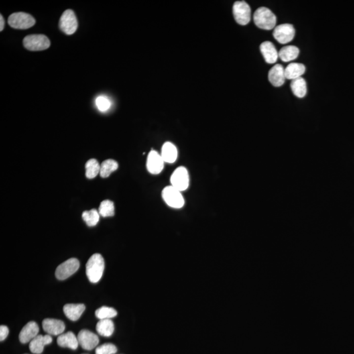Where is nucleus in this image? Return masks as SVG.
I'll list each match as a JSON object with an SVG mask.
<instances>
[{
    "mask_svg": "<svg viewBox=\"0 0 354 354\" xmlns=\"http://www.w3.org/2000/svg\"><path fill=\"white\" fill-rule=\"evenodd\" d=\"M104 269V261L100 254L92 255L86 264V275L91 283H98L101 279Z\"/></svg>",
    "mask_w": 354,
    "mask_h": 354,
    "instance_id": "1",
    "label": "nucleus"
},
{
    "mask_svg": "<svg viewBox=\"0 0 354 354\" xmlns=\"http://www.w3.org/2000/svg\"><path fill=\"white\" fill-rule=\"evenodd\" d=\"M253 20L257 27L267 30L274 29L277 23L276 16L270 9L265 7H259L256 10Z\"/></svg>",
    "mask_w": 354,
    "mask_h": 354,
    "instance_id": "2",
    "label": "nucleus"
},
{
    "mask_svg": "<svg viewBox=\"0 0 354 354\" xmlns=\"http://www.w3.org/2000/svg\"><path fill=\"white\" fill-rule=\"evenodd\" d=\"M23 45L28 50L38 51L48 49L51 42L45 35L32 34L27 35L24 38Z\"/></svg>",
    "mask_w": 354,
    "mask_h": 354,
    "instance_id": "3",
    "label": "nucleus"
},
{
    "mask_svg": "<svg viewBox=\"0 0 354 354\" xmlns=\"http://www.w3.org/2000/svg\"><path fill=\"white\" fill-rule=\"evenodd\" d=\"M8 23L13 29L25 30L32 27L35 24V21L30 14L18 12L9 16Z\"/></svg>",
    "mask_w": 354,
    "mask_h": 354,
    "instance_id": "4",
    "label": "nucleus"
},
{
    "mask_svg": "<svg viewBox=\"0 0 354 354\" xmlns=\"http://www.w3.org/2000/svg\"><path fill=\"white\" fill-rule=\"evenodd\" d=\"M181 192H182L171 185L163 189L162 198L165 202L171 207L180 208L184 205V200Z\"/></svg>",
    "mask_w": 354,
    "mask_h": 354,
    "instance_id": "5",
    "label": "nucleus"
},
{
    "mask_svg": "<svg viewBox=\"0 0 354 354\" xmlns=\"http://www.w3.org/2000/svg\"><path fill=\"white\" fill-rule=\"evenodd\" d=\"M78 26L77 18L72 10H66L62 13L59 21L60 30L67 35H72L76 32Z\"/></svg>",
    "mask_w": 354,
    "mask_h": 354,
    "instance_id": "6",
    "label": "nucleus"
},
{
    "mask_svg": "<svg viewBox=\"0 0 354 354\" xmlns=\"http://www.w3.org/2000/svg\"><path fill=\"white\" fill-rule=\"evenodd\" d=\"M233 14L236 21L240 25H247L251 21V7L245 1H236L233 5Z\"/></svg>",
    "mask_w": 354,
    "mask_h": 354,
    "instance_id": "7",
    "label": "nucleus"
},
{
    "mask_svg": "<svg viewBox=\"0 0 354 354\" xmlns=\"http://www.w3.org/2000/svg\"><path fill=\"white\" fill-rule=\"evenodd\" d=\"M80 267V262L75 258L67 260L59 265L55 271V275L59 280H64L76 273Z\"/></svg>",
    "mask_w": 354,
    "mask_h": 354,
    "instance_id": "8",
    "label": "nucleus"
},
{
    "mask_svg": "<svg viewBox=\"0 0 354 354\" xmlns=\"http://www.w3.org/2000/svg\"><path fill=\"white\" fill-rule=\"evenodd\" d=\"M295 35V28L291 24H282L277 26L273 30V37L281 44L290 42L294 38Z\"/></svg>",
    "mask_w": 354,
    "mask_h": 354,
    "instance_id": "9",
    "label": "nucleus"
},
{
    "mask_svg": "<svg viewBox=\"0 0 354 354\" xmlns=\"http://www.w3.org/2000/svg\"><path fill=\"white\" fill-rule=\"evenodd\" d=\"M171 186L182 192L189 186L188 171L184 167H179L173 172L171 177Z\"/></svg>",
    "mask_w": 354,
    "mask_h": 354,
    "instance_id": "10",
    "label": "nucleus"
},
{
    "mask_svg": "<svg viewBox=\"0 0 354 354\" xmlns=\"http://www.w3.org/2000/svg\"><path fill=\"white\" fill-rule=\"evenodd\" d=\"M77 337H78L79 344L86 350L94 349L99 342V338L98 336L87 329L80 330Z\"/></svg>",
    "mask_w": 354,
    "mask_h": 354,
    "instance_id": "11",
    "label": "nucleus"
},
{
    "mask_svg": "<svg viewBox=\"0 0 354 354\" xmlns=\"http://www.w3.org/2000/svg\"><path fill=\"white\" fill-rule=\"evenodd\" d=\"M165 161H163L161 154L157 151L151 150L148 155L147 167L148 171L152 175H158L162 171L164 167Z\"/></svg>",
    "mask_w": 354,
    "mask_h": 354,
    "instance_id": "12",
    "label": "nucleus"
},
{
    "mask_svg": "<svg viewBox=\"0 0 354 354\" xmlns=\"http://www.w3.org/2000/svg\"><path fill=\"white\" fill-rule=\"evenodd\" d=\"M43 330L49 335H60L65 330V324L62 321L55 319H45L42 322Z\"/></svg>",
    "mask_w": 354,
    "mask_h": 354,
    "instance_id": "13",
    "label": "nucleus"
},
{
    "mask_svg": "<svg viewBox=\"0 0 354 354\" xmlns=\"http://www.w3.org/2000/svg\"><path fill=\"white\" fill-rule=\"evenodd\" d=\"M39 326L36 323L30 322L28 323L19 334V340L21 343L26 344L30 342L31 340L38 335Z\"/></svg>",
    "mask_w": 354,
    "mask_h": 354,
    "instance_id": "14",
    "label": "nucleus"
},
{
    "mask_svg": "<svg viewBox=\"0 0 354 354\" xmlns=\"http://www.w3.org/2000/svg\"><path fill=\"white\" fill-rule=\"evenodd\" d=\"M285 69L280 64H275L269 70L268 80L274 87H281L285 82Z\"/></svg>",
    "mask_w": 354,
    "mask_h": 354,
    "instance_id": "15",
    "label": "nucleus"
},
{
    "mask_svg": "<svg viewBox=\"0 0 354 354\" xmlns=\"http://www.w3.org/2000/svg\"><path fill=\"white\" fill-rule=\"evenodd\" d=\"M260 49L266 62L268 64H273L276 62L279 57V53L272 43L268 41H265L261 43Z\"/></svg>",
    "mask_w": 354,
    "mask_h": 354,
    "instance_id": "16",
    "label": "nucleus"
},
{
    "mask_svg": "<svg viewBox=\"0 0 354 354\" xmlns=\"http://www.w3.org/2000/svg\"><path fill=\"white\" fill-rule=\"evenodd\" d=\"M53 338L49 334L45 336L38 334L30 342L29 348L33 354H40L42 353L44 346L51 344Z\"/></svg>",
    "mask_w": 354,
    "mask_h": 354,
    "instance_id": "17",
    "label": "nucleus"
},
{
    "mask_svg": "<svg viewBox=\"0 0 354 354\" xmlns=\"http://www.w3.org/2000/svg\"><path fill=\"white\" fill-rule=\"evenodd\" d=\"M57 344L60 347L68 348L72 350H76L79 346L78 337L72 332L59 335L57 338Z\"/></svg>",
    "mask_w": 354,
    "mask_h": 354,
    "instance_id": "18",
    "label": "nucleus"
},
{
    "mask_svg": "<svg viewBox=\"0 0 354 354\" xmlns=\"http://www.w3.org/2000/svg\"><path fill=\"white\" fill-rule=\"evenodd\" d=\"M85 310L86 306L83 304H67L63 308L64 314L72 321L78 320Z\"/></svg>",
    "mask_w": 354,
    "mask_h": 354,
    "instance_id": "19",
    "label": "nucleus"
},
{
    "mask_svg": "<svg viewBox=\"0 0 354 354\" xmlns=\"http://www.w3.org/2000/svg\"><path fill=\"white\" fill-rule=\"evenodd\" d=\"M305 71L306 68L304 64L297 62L291 63L285 69V78L288 80H295L302 76Z\"/></svg>",
    "mask_w": 354,
    "mask_h": 354,
    "instance_id": "20",
    "label": "nucleus"
},
{
    "mask_svg": "<svg viewBox=\"0 0 354 354\" xmlns=\"http://www.w3.org/2000/svg\"><path fill=\"white\" fill-rule=\"evenodd\" d=\"M161 155L165 163H173L177 160L178 151L173 143L167 142L163 145Z\"/></svg>",
    "mask_w": 354,
    "mask_h": 354,
    "instance_id": "21",
    "label": "nucleus"
},
{
    "mask_svg": "<svg viewBox=\"0 0 354 354\" xmlns=\"http://www.w3.org/2000/svg\"><path fill=\"white\" fill-rule=\"evenodd\" d=\"M299 53L300 51L298 47L295 45H287L279 51V57L283 62H290L298 57Z\"/></svg>",
    "mask_w": 354,
    "mask_h": 354,
    "instance_id": "22",
    "label": "nucleus"
},
{
    "mask_svg": "<svg viewBox=\"0 0 354 354\" xmlns=\"http://www.w3.org/2000/svg\"><path fill=\"white\" fill-rule=\"evenodd\" d=\"M291 88L293 94L298 98L304 97L307 92L306 80L302 77L295 79L291 83Z\"/></svg>",
    "mask_w": 354,
    "mask_h": 354,
    "instance_id": "23",
    "label": "nucleus"
},
{
    "mask_svg": "<svg viewBox=\"0 0 354 354\" xmlns=\"http://www.w3.org/2000/svg\"><path fill=\"white\" fill-rule=\"evenodd\" d=\"M96 329L100 335L108 337L111 336L114 331V323L110 319L100 320L96 324Z\"/></svg>",
    "mask_w": 354,
    "mask_h": 354,
    "instance_id": "24",
    "label": "nucleus"
},
{
    "mask_svg": "<svg viewBox=\"0 0 354 354\" xmlns=\"http://www.w3.org/2000/svg\"><path fill=\"white\" fill-rule=\"evenodd\" d=\"M118 163L114 159H107L100 165V175L102 178H107L112 173L117 170Z\"/></svg>",
    "mask_w": 354,
    "mask_h": 354,
    "instance_id": "25",
    "label": "nucleus"
},
{
    "mask_svg": "<svg viewBox=\"0 0 354 354\" xmlns=\"http://www.w3.org/2000/svg\"><path fill=\"white\" fill-rule=\"evenodd\" d=\"M86 169L87 178L89 179L94 178V177L97 176L98 173H100V165L96 159H90L87 161Z\"/></svg>",
    "mask_w": 354,
    "mask_h": 354,
    "instance_id": "26",
    "label": "nucleus"
},
{
    "mask_svg": "<svg viewBox=\"0 0 354 354\" xmlns=\"http://www.w3.org/2000/svg\"><path fill=\"white\" fill-rule=\"evenodd\" d=\"M100 214L95 208L83 212L82 218L88 226H94L99 220Z\"/></svg>",
    "mask_w": 354,
    "mask_h": 354,
    "instance_id": "27",
    "label": "nucleus"
},
{
    "mask_svg": "<svg viewBox=\"0 0 354 354\" xmlns=\"http://www.w3.org/2000/svg\"><path fill=\"white\" fill-rule=\"evenodd\" d=\"M98 213L103 217H109L114 215V205L112 201L106 200L100 203Z\"/></svg>",
    "mask_w": 354,
    "mask_h": 354,
    "instance_id": "28",
    "label": "nucleus"
},
{
    "mask_svg": "<svg viewBox=\"0 0 354 354\" xmlns=\"http://www.w3.org/2000/svg\"><path fill=\"white\" fill-rule=\"evenodd\" d=\"M117 311L115 309L108 306L100 307L95 312V316L99 320L113 318L117 316Z\"/></svg>",
    "mask_w": 354,
    "mask_h": 354,
    "instance_id": "29",
    "label": "nucleus"
},
{
    "mask_svg": "<svg viewBox=\"0 0 354 354\" xmlns=\"http://www.w3.org/2000/svg\"><path fill=\"white\" fill-rule=\"evenodd\" d=\"M117 350V348L114 344L106 343L96 348L95 354H114Z\"/></svg>",
    "mask_w": 354,
    "mask_h": 354,
    "instance_id": "30",
    "label": "nucleus"
},
{
    "mask_svg": "<svg viewBox=\"0 0 354 354\" xmlns=\"http://www.w3.org/2000/svg\"><path fill=\"white\" fill-rule=\"evenodd\" d=\"M96 105L100 111L106 112L110 108L111 102L106 96H100L96 98Z\"/></svg>",
    "mask_w": 354,
    "mask_h": 354,
    "instance_id": "31",
    "label": "nucleus"
},
{
    "mask_svg": "<svg viewBox=\"0 0 354 354\" xmlns=\"http://www.w3.org/2000/svg\"><path fill=\"white\" fill-rule=\"evenodd\" d=\"M8 334H9V328L7 326L1 325L0 326V341H3L7 337Z\"/></svg>",
    "mask_w": 354,
    "mask_h": 354,
    "instance_id": "32",
    "label": "nucleus"
},
{
    "mask_svg": "<svg viewBox=\"0 0 354 354\" xmlns=\"http://www.w3.org/2000/svg\"><path fill=\"white\" fill-rule=\"evenodd\" d=\"M4 26H5V21H4L3 16L1 15H0V31H3Z\"/></svg>",
    "mask_w": 354,
    "mask_h": 354,
    "instance_id": "33",
    "label": "nucleus"
}]
</instances>
